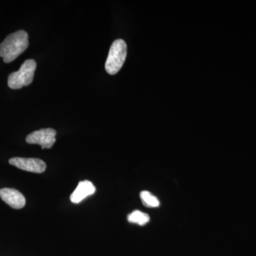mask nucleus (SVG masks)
Here are the masks:
<instances>
[{
    "mask_svg": "<svg viewBox=\"0 0 256 256\" xmlns=\"http://www.w3.org/2000/svg\"><path fill=\"white\" fill-rule=\"evenodd\" d=\"M28 46V35L26 32L20 30L11 34L0 44V56L5 63L16 60Z\"/></svg>",
    "mask_w": 256,
    "mask_h": 256,
    "instance_id": "1",
    "label": "nucleus"
},
{
    "mask_svg": "<svg viewBox=\"0 0 256 256\" xmlns=\"http://www.w3.org/2000/svg\"><path fill=\"white\" fill-rule=\"evenodd\" d=\"M36 63L34 60H25L20 70L13 72L8 77V86L11 89H20L30 85L34 80Z\"/></svg>",
    "mask_w": 256,
    "mask_h": 256,
    "instance_id": "2",
    "label": "nucleus"
},
{
    "mask_svg": "<svg viewBox=\"0 0 256 256\" xmlns=\"http://www.w3.org/2000/svg\"><path fill=\"white\" fill-rule=\"evenodd\" d=\"M127 56V44L122 40H116L111 45L106 62V70L110 75L118 73Z\"/></svg>",
    "mask_w": 256,
    "mask_h": 256,
    "instance_id": "3",
    "label": "nucleus"
},
{
    "mask_svg": "<svg viewBox=\"0 0 256 256\" xmlns=\"http://www.w3.org/2000/svg\"><path fill=\"white\" fill-rule=\"evenodd\" d=\"M56 131L54 129L46 128L32 132L26 137V141L28 144H40L42 149H50L56 140Z\"/></svg>",
    "mask_w": 256,
    "mask_h": 256,
    "instance_id": "4",
    "label": "nucleus"
},
{
    "mask_svg": "<svg viewBox=\"0 0 256 256\" xmlns=\"http://www.w3.org/2000/svg\"><path fill=\"white\" fill-rule=\"evenodd\" d=\"M9 162L18 169L36 174L44 172L46 169V163L37 158H13L9 160Z\"/></svg>",
    "mask_w": 256,
    "mask_h": 256,
    "instance_id": "5",
    "label": "nucleus"
},
{
    "mask_svg": "<svg viewBox=\"0 0 256 256\" xmlns=\"http://www.w3.org/2000/svg\"><path fill=\"white\" fill-rule=\"evenodd\" d=\"M0 197L6 204L15 210L22 208L26 204V200L22 194L14 188H2L0 190Z\"/></svg>",
    "mask_w": 256,
    "mask_h": 256,
    "instance_id": "6",
    "label": "nucleus"
},
{
    "mask_svg": "<svg viewBox=\"0 0 256 256\" xmlns=\"http://www.w3.org/2000/svg\"><path fill=\"white\" fill-rule=\"evenodd\" d=\"M96 188L90 181H82L78 183L75 191L70 195V200L74 204H78L87 196L94 194Z\"/></svg>",
    "mask_w": 256,
    "mask_h": 256,
    "instance_id": "7",
    "label": "nucleus"
},
{
    "mask_svg": "<svg viewBox=\"0 0 256 256\" xmlns=\"http://www.w3.org/2000/svg\"><path fill=\"white\" fill-rule=\"evenodd\" d=\"M128 220L130 223L138 224L140 226H144L150 222V216L148 214L143 213L140 210H134L132 213L128 215Z\"/></svg>",
    "mask_w": 256,
    "mask_h": 256,
    "instance_id": "8",
    "label": "nucleus"
},
{
    "mask_svg": "<svg viewBox=\"0 0 256 256\" xmlns=\"http://www.w3.org/2000/svg\"><path fill=\"white\" fill-rule=\"evenodd\" d=\"M140 198L144 206L149 208H156L160 206V203L156 196L152 194L150 192L142 191L140 193Z\"/></svg>",
    "mask_w": 256,
    "mask_h": 256,
    "instance_id": "9",
    "label": "nucleus"
}]
</instances>
